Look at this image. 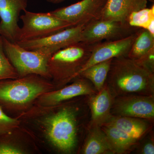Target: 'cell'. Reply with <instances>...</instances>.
I'll list each match as a JSON object with an SVG mask.
<instances>
[{
    "instance_id": "obj_1",
    "label": "cell",
    "mask_w": 154,
    "mask_h": 154,
    "mask_svg": "<svg viewBox=\"0 0 154 154\" xmlns=\"http://www.w3.org/2000/svg\"><path fill=\"white\" fill-rule=\"evenodd\" d=\"M71 107L33 106L19 116L33 117L48 143L58 151L70 153L77 142L76 116Z\"/></svg>"
},
{
    "instance_id": "obj_2",
    "label": "cell",
    "mask_w": 154,
    "mask_h": 154,
    "mask_svg": "<svg viewBox=\"0 0 154 154\" xmlns=\"http://www.w3.org/2000/svg\"><path fill=\"white\" fill-rule=\"evenodd\" d=\"M54 90L55 86L51 81L37 75L2 80L0 106L7 114L15 113L19 116L33 107L39 96Z\"/></svg>"
},
{
    "instance_id": "obj_3",
    "label": "cell",
    "mask_w": 154,
    "mask_h": 154,
    "mask_svg": "<svg viewBox=\"0 0 154 154\" xmlns=\"http://www.w3.org/2000/svg\"><path fill=\"white\" fill-rule=\"evenodd\" d=\"M106 82L117 96L154 95V72L127 57L112 60Z\"/></svg>"
},
{
    "instance_id": "obj_4",
    "label": "cell",
    "mask_w": 154,
    "mask_h": 154,
    "mask_svg": "<svg viewBox=\"0 0 154 154\" xmlns=\"http://www.w3.org/2000/svg\"><path fill=\"white\" fill-rule=\"evenodd\" d=\"M97 43L80 42L60 50L50 57L48 72L56 90L78 77Z\"/></svg>"
},
{
    "instance_id": "obj_5",
    "label": "cell",
    "mask_w": 154,
    "mask_h": 154,
    "mask_svg": "<svg viewBox=\"0 0 154 154\" xmlns=\"http://www.w3.org/2000/svg\"><path fill=\"white\" fill-rule=\"evenodd\" d=\"M2 41L4 52L19 78L34 74L50 80L47 69L49 56L38 51L25 49L3 36Z\"/></svg>"
},
{
    "instance_id": "obj_6",
    "label": "cell",
    "mask_w": 154,
    "mask_h": 154,
    "mask_svg": "<svg viewBox=\"0 0 154 154\" xmlns=\"http://www.w3.org/2000/svg\"><path fill=\"white\" fill-rule=\"evenodd\" d=\"M23 11L24 14L19 18L23 26L20 28L16 42L42 38L73 26L51 12L34 13L27 10Z\"/></svg>"
},
{
    "instance_id": "obj_7",
    "label": "cell",
    "mask_w": 154,
    "mask_h": 154,
    "mask_svg": "<svg viewBox=\"0 0 154 154\" xmlns=\"http://www.w3.org/2000/svg\"><path fill=\"white\" fill-rule=\"evenodd\" d=\"M88 23L74 25L42 38L15 42L25 49L38 51L50 57L60 50L80 42L82 32Z\"/></svg>"
},
{
    "instance_id": "obj_8",
    "label": "cell",
    "mask_w": 154,
    "mask_h": 154,
    "mask_svg": "<svg viewBox=\"0 0 154 154\" xmlns=\"http://www.w3.org/2000/svg\"><path fill=\"white\" fill-rule=\"evenodd\" d=\"M139 29L112 20L95 19L86 25L82 32L81 42L95 43L103 40L120 39L134 33Z\"/></svg>"
},
{
    "instance_id": "obj_9",
    "label": "cell",
    "mask_w": 154,
    "mask_h": 154,
    "mask_svg": "<svg viewBox=\"0 0 154 154\" xmlns=\"http://www.w3.org/2000/svg\"><path fill=\"white\" fill-rule=\"evenodd\" d=\"M116 116L152 120L154 118V95H128L113 99L111 112Z\"/></svg>"
},
{
    "instance_id": "obj_10",
    "label": "cell",
    "mask_w": 154,
    "mask_h": 154,
    "mask_svg": "<svg viewBox=\"0 0 154 154\" xmlns=\"http://www.w3.org/2000/svg\"><path fill=\"white\" fill-rule=\"evenodd\" d=\"M106 1L82 0L67 7L51 11V13L73 26L85 24L99 19Z\"/></svg>"
},
{
    "instance_id": "obj_11",
    "label": "cell",
    "mask_w": 154,
    "mask_h": 154,
    "mask_svg": "<svg viewBox=\"0 0 154 154\" xmlns=\"http://www.w3.org/2000/svg\"><path fill=\"white\" fill-rule=\"evenodd\" d=\"M74 80L71 85L42 94L36 99L33 106L53 107L75 97L96 94V89L88 80L78 77Z\"/></svg>"
},
{
    "instance_id": "obj_12",
    "label": "cell",
    "mask_w": 154,
    "mask_h": 154,
    "mask_svg": "<svg viewBox=\"0 0 154 154\" xmlns=\"http://www.w3.org/2000/svg\"><path fill=\"white\" fill-rule=\"evenodd\" d=\"M137 31L124 38L98 42L78 77L83 71L96 64L115 58L127 57Z\"/></svg>"
},
{
    "instance_id": "obj_13",
    "label": "cell",
    "mask_w": 154,
    "mask_h": 154,
    "mask_svg": "<svg viewBox=\"0 0 154 154\" xmlns=\"http://www.w3.org/2000/svg\"><path fill=\"white\" fill-rule=\"evenodd\" d=\"M28 3V0H0V35L16 42L20 13L26 10Z\"/></svg>"
},
{
    "instance_id": "obj_14",
    "label": "cell",
    "mask_w": 154,
    "mask_h": 154,
    "mask_svg": "<svg viewBox=\"0 0 154 154\" xmlns=\"http://www.w3.org/2000/svg\"><path fill=\"white\" fill-rule=\"evenodd\" d=\"M146 0H107L99 19L112 20L128 25L132 12L146 8Z\"/></svg>"
},
{
    "instance_id": "obj_15",
    "label": "cell",
    "mask_w": 154,
    "mask_h": 154,
    "mask_svg": "<svg viewBox=\"0 0 154 154\" xmlns=\"http://www.w3.org/2000/svg\"><path fill=\"white\" fill-rule=\"evenodd\" d=\"M113 99L109 87L105 84L91 99V106L94 125L101 126L110 117Z\"/></svg>"
},
{
    "instance_id": "obj_16",
    "label": "cell",
    "mask_w": 154,
    "mask_h": 154,
    "mask_svg": "<svg viewBox=\"0 0 154 154\" xmlns=\"http://www.w3.org/2000/svg\"><path fill=\"white\" fill-rule=\"evenodd\" d=\"M104 124L115 127L137 140L145 134L149 128L145 120L129 116L111 115Z\"/></svg>"
},
{
    "instance_id": "obj_17",
    "label": "cell",
    "mask_w": 154,
    "mask_h": 154,
    "mask_svg": "<svg viewBox=\"0 0 154 154\" xmlns=\"http://www.w3.org/2000/svg\"><path fill=\"white\" fill-rule=\"evenodd\" d=\"M100 127L106 135L114 154L126 153L136 144L137 140L115 127L105 124Z\"/></svg>"
},
{
    "instance_id": "obj_18",
    "label": "cell",
    "mask_w": 154,
    "mask_h": 154,
    "mask_svg": "<svg viewBox=\"0 0 154 154\" xmlns=\"http://www.w3.org/2000/svg\"><path fill=\"white\" fill-rule=\"evenodd\" d=\"M85 154H114L107 137L99 125H94L83 146Z\"/></svg>"
},
{
    "instance_id": "obj_19",
    "label": "cell",
    "mask_w": 154,
    "mask_h": 154,
    "mask_svg": "<svg viewBox=\"0 0 154 154\" xmlns=\"http://www.w3.org/2000/svg\"><path fill=\"white\" fill-rule=\"evenodd\" d=\"M19 128L12 132L0 135V154H24L29 151L22 138Z\"/></svg>"
},
{
    "instance_id": "obj_20",
    "label": "cell",
    "mask_w": 154,
    "mask_h": 154,
    "mask_svg": "<svg viewBox=\"0 0 154 154\" xmlns=\"http://www.w3.org/2000/svg\"><path fill=\"white\" fill-rule=\"evenodd\" d=\"M113 59L94 65L82 72L78 77L91 81L98 92L105 85Z\"/></svg>"
},
{
    "instance_id": "obj_21",
    "label": "cell",
    "mask_w": 154,
    "mask_h": 154,
    "mask_svg": "<svg viewBox=\"0 0 154 154\" xmlns=\"http://www.w3.org/2000/svg\"><path fill=\"white\" fill-rule=\"evenodd\" d=\"M154 48V35L144 29H139L127 57L136 60Z\"/></svg>"
},
{
    "instance_id": "obj_22",
    "label": "cell",
    "mask_w": 154,
    "mask_h": 154,
    "mask_svg": "<svg viewBox=\"0 0 154 154\" xmlns=\"http://www.w3.org/2000/svg\"><path fill=\"white\" fill-rule=\"evenodd\" d=\"M128 25L133 28L148 30L154 35V5L134 11L130 15Z\"/></svg>"
},
{
    "instance_id": "obj_23",
    "label": "cell",
    "mask_w": 154,
    "mask_h": 154,
    "mask_svg": "<svg viewBox=\"0 0 154 154\" xmlns=\"http://www.w3.org/2000/svg\"><path fill=\"white\" fill-rule=\"evenodd\" d=\"M19 78L17 71L4 52L2 36L0 35V81Z\"/></svg>"
},
{
    "instance_id": "obj_24",
    "label": "cell",
    "mask_w": 154,
    "mask_h": 154,
    "mask_svg": "<svg viewBox=\"0 0 154 154\" xmlns=\"http://www.w3.org/2000/svg\"><path fill=\"white\" fill-rule=\"evenodd\" d=\"M21 121L8 115L0 106V135L12 132L20 127Z\"/></svg>"
},
{
    "instance_id": "obj_25",
    "label": "cell",
    "mask_w": 154,
    "mask_h": 154,
    "mask_svg": "<svg viewBox=\"0 0 154 154\" xmlns=\"http://www.w3.org/2000/svg\"><path fill=\"white\" fill-rule=\"evenodd\" d=\"M134 60L140 65L154 72V48L144 55L141 57L136 60Z\"/></svg>"
},
{
    "instance_id": "obj_26",
    "label": "cell",
    "mask_w": 154,
    "mask_h": 154,
    "mask_svg": "<svg viewBox=\"0 0 154 154\" xmlns=\"http://www.w3.org/2000/svg\"><path fill=\"white\" fill-rule=\"evenodd\" d=\"M141 153L143 154H154V145L152 141L147 142L143 146L140 150Z\"/></svg>"
},
{
    "instance_id": "obj_27",
    "label": "cell",
    "mask_w": 154,
    "mask_h": 154,
    "mask_svg": "<svg viewBox=\"0 0 154 154\" xmlns=\"http://www.w3.org/2000/svg\"><path fill=\"white\" fill-rule=\"evenodd\" d=\"M48 2L52 3V4H57L58 3L62 2L66 0H46Z\"/></svg>"
},
{
    "instance_id": "obj_28",
    "label": "cell",
    "mask_w": 154,
    "mask_h": 154,
    "mask_svg": "<svg viewBox=\"0 0 154 154\" xmlns=\"http://www.w3.org/2000/svg\"><path fill=\"white\" fill-rule=\"evenodd\" d=\"M146 1H149L150 2H154V0H146Z\"/></svg>"
}]
</instances>
